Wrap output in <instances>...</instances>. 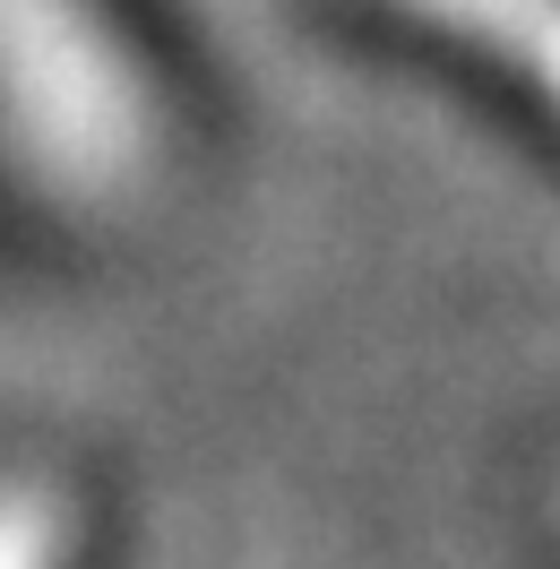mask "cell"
<instances>
[{
	"mask_svg": "<svg viewBox=\"0 0 560 569\" xmlns=\"http://www.w3.org/2000/svg\"><path fill=\"white\" fill-rule=\"evenodd\" d=\"M173 164V87L139 0H0V181L43 216H130Z\"/></svg>",
	"mask_w": 560,
	"mask_h": 569,
	"instance_id": "1",
	"label": "cell"
},
{
	"mask_svg": "<svg viewBox=\"0 0 560 569\" xmlns=\"http://www.w3.org/2000/svg\"><path fill=\"white\" fill-rule=\"evenodd\" d=\"M560 156V0H362Z\"/></svg>",
	"mask_w": 560,
	"mask_h": 569,
	"instance_id": "2",
	"label": "cell"
},
{
	"mask_svg": "<svg viewBox=\"0 0 560 569\" xmlns=\"http://www.w3.org/2000/svg\"><path fill=\"white\" fill-rule=\"evenodd\" d=\"M87 552V518L61 475L43 466H9L0 475V569H78Z\"/></svg>",
	"mask_w": 560,
	"mask_h": 569,
	"instance_id": "3",
	"label": "cell"
}]
</instances>
